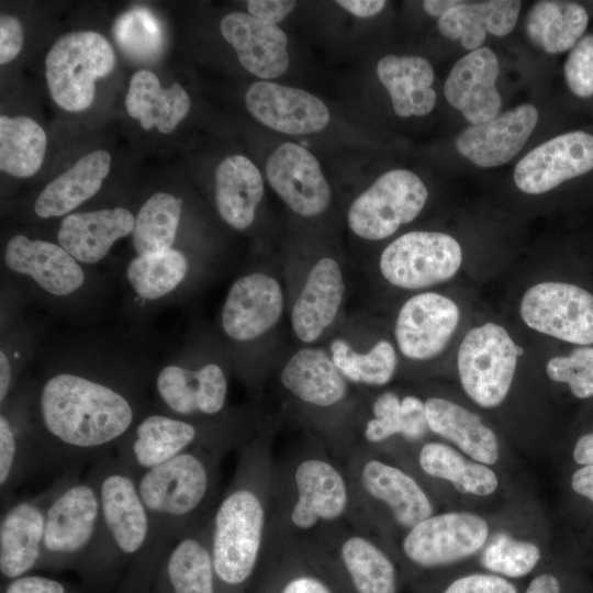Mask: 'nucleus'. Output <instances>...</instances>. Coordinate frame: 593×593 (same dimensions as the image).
<instances>
[{
  "label": "nucleus",
  "instance_id": "57",
  "mask_svg": "<svg viewBox=\"0 0 593 593\" xmlns=\"http://www.w3.org/2000/svg\"><path fill=\"white\" fill-rule=\"evenodd\" d=\"M525 593H560V584L556 577L545 573L536 577Z\"/></svg>",
  "mask_w": 593,
  "mask_h": 593
},
{
  "label": "nucleus",
  "instance_id": "32",
  "mask_svg": "<svg viewBox=\"0 0 593 593\" xmlns=\"http://www.w3.org/2000/svg\"><path fill=\"white\" fill-rule=\"evenodd\" d=\"M345 293L343 273L331 257L318 259L291 310V325L303 343L315 342L334 322Z\"/></svg>",
  "mask_w": 593,
  "mask_h": 593
},
{
  "label": "nucleus",
  "instance_id": "56",
  "mask_svg": "<svg viewBox=\"0 0 593 593\" xmlns=\"http://www.w3.org/2000/svg\"><path fill=\"white\" fill-rule=\"evenodd\" d=\"M573 459L579 465H593V433L581 436L575 443Z\"/></svg>",
  "mask_w": 593,
  "mask_h": 593
},
{
  "label": "nucleus",
  "instance_id": "50",
  "mask_svg": "<svg viewBox=\"0 0 593 593\" xmlns=\"http://www.w3.org/2000/svg\"><path fill=\"white\" fill-rule=\"evenodd\" d=\"M444 593H517L507 580L492 575L474 573L455 580Z\"/></svg>",
  "mask_w": 593,
  "mask_h": 593
},
{
  "label": "nucleus",
  "instance_id": "40",
  "mask_svg": "<svg viewBox=\"0 0 593 593\" xmlns=\"http://www.w3.org/2000/svg\"><path fill=\"white\" fill-rule=\"evenodd\" d=\"M590 15L574 1L544 0L536 2L525 19L528 40L548 54L570 51L585 34Z\"/></svg>",
  "mask_w": 593,
  "mask_h": 593
},
{
  "label": "nucleus",
  "instance_id": "36",
  "mask_svg": "<svg viewBox=\"0 0 593 593\" xmlns=\"http://www.w3.org/2000/svg\"><path fill=\"white\" fill-rule=\"evenodd\" d=\"M377 75L399 116H423L434 109L437 99L432 88L434 69L425 58L383 56L377 64Z\"/></svg>",
  "mask_w": 593,
  "mask_h": 593
},
{
  "label": "nucleus",
  "instance_id": "4",
  "mask_svg": "<svg viewBox=\"0 0 593 593\" xmlns=\"http://www.w3.org/2000/svg\"><path fill=\"white\" fill-rule=\"evenodd\" d=\"M223 455L195 447L136 477L149 517V537L136 560L159 564L170 547L205 515L221 496Z\"/></svg>",
  "mask_w": 593,
  "mask_h": 593
},
{
  "label": "nucleus",
  "instance_id": "19",
  "mask_svg": "<svg viewBox=\"0 0 593 593\" xmlns=\"http://www.w3.org/2000/svg\"><path fill=\"white\" fill-rule=\"evenodd\" d=\"M593 172V133L573 130L559 134L525 155L515 166L516 187L541 194L563 182Z\"/></svg>",
  "mask_w": 593,
  "mask_h": 593
},
{
  "label": "nucleus",
  "instance_id": "16",
  "mask_svg": "<svg viewBox=\"0 0 593 593\" xmlns=\"http://www.w3.org/2000/svg\"><path fill=\"white\" fill-rule=\"evenodd\" d=\"M519 313L536 332L577 345L593 344V294L575 284L546 281L524 294Z\"/></svg>",
  "mask_w": 593,
  "mask_h": 593
},
{
  "label": "nucleus",
  "instance_id": "37",
  "mask_svg": "<svg viewBox=\"0 0 593 593\" xmlns=\"http://www.w3.org/2000/svg\"><path fill=\"white\" fill-rule=\"evenodd\" d=\"M521 7L516 0L461 1L438 19L437 27L443 36L460 41L471 52L481 47L488 32L495 36L511 33Z\"/></svg>",
  "mask_w": 593,
  "mask_h": 593
},
{
  "label": "nucleus",
  "instance_id": "27",
  "mask_svg": "<svg viewBox=\"0 0 593 593\" xmlns=\"http://www.w3.org/2000/svg\"><path fill=\"white\" fill-rule=\"evenodd\" d=\"M279 381L295 402L313 412L339 411L348 399L347 379L318 348L296 351L283 366Z\"/></svg>",
  "mask_w": 593,
  "mask_h": 593
},
{
  "label": "nucleus",
  "instance_id": "25",
  "mask_svg": "<svg viewBox=\"0 0 593 593\" xmlns=\"http://www.w3.org/2000/svg\"><path fill=\"white\" fill-rule=\"evenodd\" d=\"M538 122L537 109L523 103L479 124H471L455 139L459 154L475 166L491 168L513 159Z\"/></svg>",
  "mask_w": 593,
  "mask_h": 593
},
{
  "label": "nucleus",
  "instance_id": "11",
  "mask_svg": "<svg viewBox=\"0 0 593 593\" xmlns=\"http://www.w3.org/2000/svg\"><path fill=\"white\" fill-rule=\"evenodd\" d=\"M524 349L507 331L489 322L471 328L457 356L459 378L465 392L482 407H495L506 398Z\"/></svg>",
  "mask_w": 593,
  "mask_h": 593
},
{
  "label": "nucleus",
  "instance_id": "28",
  "mask_svg": "<svg viewBox=\"0 0 593 593\" xmlns=\"http://www.w3.org/2000/svg\"><path fill=\"white\" fill-rule=\"evenodd\" d=\"M499 74V59L491 48L471 51L452 66L444 85L445 98L471 124L491 120L502 107L495 86Z\"/></svg>",
  "mask_w": 593,
  "mask_h": 593
},
{
  "label": "nucleus",
  "instance_id": "41",
  "mask_svg": "<svg viewBox=\"0 0 593 593\" xmlns=\"http://www.w3.org/2000/svg\"><path fill=\"white\" fill-rule=\"evenodd\" d=\"M416 462L423 473L451 482L461 493L489 495L499 485L497 477L490 468L466 459L443 443L423 444L417 452Z\"/></svg>",
  "mask_w": 593,
  "mask_h": 593
},
{
  "label": "nucleus",
  "instance_id": "54",
  "mask_svg": "<svg viewBox=\"0 0 593 593\" xmlns=\"http://www.w3.org/2000/svg\"><path fill=\"white\" fill-rule=\"evenodd\" d=\"M338 5L359 18H370L383 10L387 2L383 0H339Z\"/></svg>",
  "mask_w": 593,
  "mask_h": 593
},
{
  "label": "nucleus",
  "instance_id": "18",
  "mask_svg": "<svg viewBox=\"0 0 593 593\" xmlns=\"http://www.w3.org/2000/svg\"><path fill=\"white\" fill-rule=\"evenodd\" d=\"M66 474L67 470L42 492L1 507L0 571L4 578H20L40 564L46 511Z\"/></svg>",
  "mask_w": 593,
  "mask_h": 593
},
{
  "label": "nucleus",
  "instance_id": "39",
  "mask_svg": "<svg viewBox=\"0 0 593 593\" xmlns=\"http://www.w3.org/2000/svg\"><path fill=\"white\" fill-rule=\"evenodd\" d=\"M189 272L188 256L175 247L134 255L124 268V278L136 299L145 304H154L171 298L182 287Z\"/></svg>",
  "mask_w": 593,
  "mask_h": 593
},
{
  "label": "nucleus",
  "instance_id": "52",
  "mask_svg": "<svg viewBox=\"0 0 593 593\" xmlns=\"http://www.w3.org/2000/svg\"><path fill=\"white\" fill-rule=\"evenodd\" d=\"M4 593H68V590L61 582L54 579L22 575L11 580Z\"/></svg>",
  "mask_w": 593,
  "mask_h": 593
},
{
  "label": "nucleus",
  "instance_id": "33",
  "mask_svg": "<svg viewBox=\"0 0 593 593\" xmlns=\"http://www.w3.org/2000/svg\"><path fill=\"white\" fill-rule=\"evenodd\" d=\"M109 152L96 149L79 157L67 170L51 180L33 202L34 214L42 220L64 217L92 199L111 169Z\"/></svg>",
  "mask_w": 593,
  "mask_h": 593
},
{
  "label": "nucleus",
  "instance_id": "1",
  "mask_svg": "<svg viewBox=\"0 0 593 593\" xmlns=\"http://www.w3.org/2000/svg\"><path fill=\"white\" fill-rule=\"evenodd\" d=\"M154 367L138 359L68 358L23 382L46 468L110 454L152 407Z\"/></svg>",
  "mask_w": 593,
  "mask_h": 593
},
{
  "label": "nucleus",
  "instance_id": "5",
  "mask_svg": "<svg viewBox=\"0 0 593 593\" xmlns=\"http://www.w3.org/2000/svg\"><path fill=\"white\" fill-rule=\"evenodd\" d=\"M343 467L350 491L348 523L369 532L382 519L409 530L433 515L432 502L407 471L383 460L374 447L357 444Z\"/></svg>",
  "mask_w": 593,
  "mask_h": 593
},
{
  "label": "nucleus",
  "instance_id": "8",
  "mask_svg": "<svg viewBox=\"0 0 593 593\" xmlns=\"http://www.w3.org/2000/svg\"><path fill=\"white\" fill-rule=\"evenodd\" d=\"M2 266L7 276L57 310L77 304L92 287L90 268L77 261L57 242L22 233L11 235L4 243Z\"/></svg>",
  "mask_w": 593,
  "mask_h": 593
},
{
  "label": "nucleus",
  "instance_id": "47",
  "mask_svg": "<svg viewBox=\"0 0 593 593\" xmlns=\"http://www.w3.org/2000/svg\"><path fill=\"white\" fill-rule=\"evenodd\" d=\"M371 413L372 417L362 426V443L359 444L376 447L401 435V400L394 392L378 395L371 404Z\"/></svg>",
  "mask_w": 593,
  "mask_h": 593
},
{
  "label": "nucleus",
  "instance_id": "48",
  "mask_svg": "<svg viewBox=\"0 0 593 593\" xmlns=\"http://www.w3.org/2000/svg\"><path fill=\"white\" fill-rule=\"evenodd\" d=\"M563 75L573 96L582 100L593 98V33H585L569 51Z\"/></svg>",
  "mask_w": 593,
  "mask_h": 593
},
{
  "label": "nucleus",
  "instance_id": "21",
  "mask_svg": "<svg viewBox=\"0 0 593 593\" xmlns=\"http://www.w3.org/2000/svg\"><path fill=\"white\" fill-rule=\"evenodd\" d=\"M283 293L279 282L264 272L237 278L228 289L221 311V327L232 340H254L280 320Z\"/></svg>",
  "mask_w": 593,
  "mask_h": 593
},
{
  "label": "nucleus",
  "instance_id": "10",
  "mask_svg": "<svg viewBox=\"0 0 593 593\" xmlns=\"http://www.w3.org/2000/svg\"><path fill=\"white\" fill-rule=\"evenodd\" d=\"M101 525V505L93 483L80 479L75 468L51 500L40 564L66 566L83 561L91 550Z\"/></svg>",
  "mask_w": 593,
  "mask_h": 593
},
{
  "label": "nucleus",
  "instance_id": "49",
  "mask_svg": "<svg viewBox=\"0 0 593 593\" xmlns=\"http://www.w3.org/2000/svg\"><path fill=\"white\" fill-rule=\"evenodd\" d=\"M401 436L409 443L419 441L427 433L428 424L425 403L417 396L406 395L401 400Z\"/></svg>",
  "mask_w": 593,
  "mask_h": 593
},
{
  "label": "nucleus",
  "instance_id": "30",
  "mask_svg": "<svg viewBox=\"0 0 593 593\" xmlns=\"http://www.w3.org/2000/svg\"><path fill=\"white\" fill-rule=\"evenodd\" d=\"M220 31L248 72L273 79L288 69V38L278 25L249 13L231 12L221 20Z\"/></svg>",
  "mask_w": 593,
  "mask_h": 593
},
{
  "label": "nucleus",
  "instance_id": "35",
  "mask_svg": "<svg viewBox=\"0 0 593 593\" xmlns=\"http://www.w3.org/2000/svg\"><path fill=\"white\" fill-rule=\"evenodd\" d=\"M264 195L258 168L243 155H231L215 169L214 197L221 219L237 231L248 228Z\"/></svg>",
  "mask_w": 593,
  "mask_h": 593
},
{
  "label": "nucleus",
  "instance_id": "3",
  "mask_svg": "<svg viewBox=\"0 0 593 593\" xmlns=\"http://www.w3.org/2000/svg\"><path fill=\"white\" fill-rule=\"evenodd\" d=\"M350 516V491L343 465L322 443L276 459L262 557L311 546Z\"/></svg>",
  "mask_w": 593,
  "mask_h": 593
},
{
  "label": "nucleus",
  "instance_id": "15",
  "mask_svg": "<svg viewBox=\"0 0 593 593\" xmlns=\"http://www.w3.org/2000/svg\"><path fill=\"white\" fill-rule=\"evenodd\" d=\"M462 261L459 243L440 232H410L390 243L380 256V271L391 284L416 290L452 278Z\"/></svg>",
  "mask_w": 593,
  "mask_h": 593
},
{
  "label": "nucleus",
  "instance_id": "23",
  "mask_svg": "<svg viewBox=\"0 0 593 593\" xmlns=\"http://www.w3.org/2000/svg\"><path fill=\"white\" fill-rule=\"evenodd\" d=\"M268 182L286 204L302 216H316L331 202V189L314 155L295 143H283L266 164Z\"/></svg>",
  "mask_w": 593,
  "mask_h": 593
},
{
  "label": "nucleus",
  "instance_id": "45",
  "mask_svg": "<svg viewBox=\"0 0 593 593\" xmlns=\"http://www.w3.org/2000/svg\"><path fill=\"white\" fill-rule=\"evenodd\" d=\"M539 559L540 550L535 544L497 534L483 551L481 563L492 572L518 578L528 574Z\"/></svg>",
  "mask_w": 593,
  "mask_h": 593
},
{
  "label": "nucleus",
  "instance_id": "7",
  "mask_svg": "<svg viewBox=\"0 0 593 593\" xmlns=\"http://www.w3.org/2000/svg\"><path fill=\"white\" fill-rule=\"evenodd\" d=\"M86 478L99 494L101 525L83 561L137 560L148 541L149 517L137 490L136 475L110 452L92 461Z\"/></svg>",
  "mask_w": 593,
  "mask_h": 593
},
{
  "label": "nucleus",
  "instance_id": "53",
  "mask_svg": "<svg viewBox=\"0 0 593 593\" xmlns=\"http://www.w3.org/2000/svg\"><path fill=\"white\" fill-rule=\"evenodd\" d=\"M295 1L288 0H249L248 13L264 22L277 25L295 7Z\"/></svg>",
  "mask_w": 593,
  "mask_h": 593
},
{
  "label": "nucleus",
  "instance_id": "58",
  "mask_svg": "<svg viewBox=\"0 0 593 593\" xmlns=\"http://www.w3.org/2000/svg\"><path fill=\"white\" fill-rule=\"evenodd\" d=\"M460 3L461 1L458 0H425L423 1V8L427 14L439 19Z\"/></svg>",
  "mask_w": 593,
  "mask_h": 593
},
{
  "label": "nucleus",
  "instance_id": "42",
  "mask_svg": "<svg viewBox=\"0 0 593 593\" xmlns=\"http://www.w3.org/2000/svg\"><path fill=\"white\" fill-rule=\"evenodd\" d=\"M47 135L26 115L0 116V169L19 179L33 177L42 167Z\"/></svg>",
  "mask_w": 593,
  "mask_h": 593
},
{
  "label": "nucleus",
  "instance_id": "51",
  "mask_svg": "<svg viewBox=\"0 0 593 593\" xmlns=\"http://www.w3.org/2000/svg\"><path fill=\"white\" fill-rule=\"evenodd\" d=\"M24 42L23 26L20 20L2 13L0 16V65L12 61L21 53Z\"/></svg>",
  "mask_w": 593,
  "mask_h": 593
},
{
  "label": "nucleus",
  "instance_id": "20",
  "mask_svg": "<svg viewBox=\"0 0 593 593\" xmlns=\"http://www.w3.org/2000/svg\"><path fill=\"white\" fill-rule=\"evenodd\" d=\"M47 469L32 424L22 383L0 406V499L1 507L33 473Z\"/></svg>",
  "mask_w": 593,
  "mask_h": 593
},
{
  "label": "nucleus",
  "instance_id": "43",
  "mask_svg": "<svg viewBox=\"0 0 593 593\" xmlns=\"http://www.w3.org/2000/svg\"><path fill=\"white\" fill-rule=\"evenodd\" d=\"M181 215V198L167 191L148 197L135 214L131 235L134 255L175 248Z\"/></svg>",
  "mask_w": 593,
  "mask_h": 593
},
{
  "label": "nucleus",
  "instance_id": "13",
  "mask_svg": "<svg viewBox=\"0 0 593 593\" xmlns=\"http://www.w3.org/2000/svg\"><path fill=\"white\" fill-rule=\"evenodd\" d=\"M311 546L325 558L345 593H398L394 562L369 533L346 522Z\"/></svg>",
  "mask_w": 593,
  "mask_h": 593
},
{
  "label": "nucleus",
  "instance_id": "44",
  "mask_svg": "<svg viewBox=\"0 0 593 593\" xmlns=\"http://www.w3.org/2000/svg\"><path fill=\"white\" fill-rule=\"evenodd\" d=\"M331 353L337 369L353 383L384 385L396 369V354L388 340H379L368 353L360 354L346 340L336 338L331 344Z\"/></svg>",
  "mask_w": 593,
  "mask_h": 593
},
{
  "label": "nucleus",
  "instance_id": "2",
  "mask_svg": "<svg viewBox=\"0 0 593 593\" xmlns=\"http://www.w3.org/2000/svg\"><path fill=\"white\" fill-rule=\"evenodd\" d=\"M269 438L259 434L238 450L234 474L213 513L219 593H244L261 563L276 462Z\"/></svg>",
  "mask_w": 593,
  "mask_h": 593
},
{
  "label": "nucleus",
  "instance_id": "17",
  "mask_svg": "<svg viewBox=\"0 0 593 593\" xmlns=\"http://www.w3.org/2000/svg\"><path fill=\"white\" fill-rule=\"evenodd\" d=\"M484 518L469 512L432 515L409 529L401 549L412 564L432 569L475 553L486 541Z\"/></svg>",
  "mask_w": 593,
  "mask_h": 593
},
{
  "label": "nucleus",
  "instance_id": "29",
  "mask_svg": "<svg viewBox=\"0 0 593 593\" xmlns=\"http://www.w3.org/2000/svg\"><path fill=\"white\" fill-rule=\"evenodd\" d=\"M135 214L123 206L72 212L58 225L56 242L77 261L101 262L120 239L132 235Z\"/></svg>",
  "mask_w": 593,
  "mask_h": 593
},
{
  "label": "nucleus",
  "instance_id": "9",
  "mask_svg": "<svg viewBox=\"0 0 593 593\" xmlns=\"http://www.w3.org/2000/svg\"><path fill=\"white\" fill-rule=\"evenodd\" d=\"M116 64L110 42L96 31L60 35L45 57V79L52 100L67 112L91 107L96 81L109 76Z\"/></svg>",
  "mask_w": 593,
  "mask_h": 593
},
{
  "label": "nucleus",
  "instance_id": "12",
  "mask_svg": "<svg viewBox=\"0 0 593 593\" xmlns=\"http://www.w3.org/2000/svg\"><path fill=\"white\" fill-rule=\"evenodd\" d=\"M228 381L214 361L190 365L168 359L155 367L150 382L153 406L184 418H212L226 412Z\"/></svg>",
  "mask_w": 593,
  "mask_h": 593
},
{
  "label": "nucleus",
  "instance_id": "24",
  "mask_svg": "<svg viewBox=\"0 0 593 593\" xmlns=\"http://www.w3.org/2000/svg\"><path fill=\"white\" fill-rule=\"evenodd\" d=\"M245 104L258 122L284 134L316 133L329 122V111L321 99L275 82L251 83L245 94Z\"/></svg>",
  "mask_w": 593,
  "mask_h": 593
},
{
  "label": "nucleus",
  "instance_id": "6",
  "mask_svg": "<svg viewBox=\"0 0 593 593\" xmlns=\"http://www.w3.org/2000/svg\"><path fill=\"white\" fill-rule=\"evenodd\" d=\"M258 435L228 413L212 418H184L153 406L116 445L115 456L137 477L195 447L225 457Z\"/></svg>",
  "mask_w": 593,
  "mask_h": 593
},
{
  "label": "nucleus",
  "instance_id": "22",
  "mask_svg": "<svg viewBox=\"0 0 593 593\" xmlns=\"http://www.w3.org/2000/svg\"><path fill=\"white\" fill-rule=\"evenodd\" d=\"M458 322V305L448 296L434 292L416 294L398 314L394 327L398 347L410 359H430L445 349Z\"/></svg>",
  "mask_w": 593,
  "mask_h": 593
},
{
  "label": "nucleus",
  "instance_id": "46",
  "mask_svg": "<svg viewBox=\"0 0 593 593\" xmlns=\"http://www.w3.org/2000/svg\"><path fill=\"white\" fill-rule=\"evenodd\" d=\"M546 372L551 380L568 383L574 396H593V347H578L568 356L551 358Z\"/></svg>",
  "mask_w": 593,
  "mask_h": 593
},
{
  "label": "nucleus",
  "instance_id": "26",
  "mask_svg": "<svg viewBox=\"0 0 593 593\" xmlns=\"http://www.w3.org/2000/svg\"><path fill=\"white\" fill-rule=\"evenodd\" d=\"M253 582V593H345L331 566L313 546L264 556Z\"/></svg>",
  "mask_w": 593,
  "mask_h": 593
},
{
  "label": "nucleus",
  "instance_id": "34",
  "mask_svg": "<svg viewBox=\"0 0 593 593\" xmlns=\"http://www.w3.org/2000/svg\"><path fill=\"white\" fill-rule=\"evenodd\" d=\"M124 103L128 115L143 130L156 128L163 134L172 133L191 108L190 97L180 83L165 88L157 75L147 69L132 75Z\"/></svg>",
  "mask_w": 593,
  "mask_h": 593
},
{
  "label": "nucleus",
  "instance_id": "14",
  "mask_svg": "<svg viewBox=\"0 0 593 593\" xmlns=\"http://www.w3.org/2000/svg\"><path fill=\"white\" fill-rule=\"evenodd\" d=\"M427 198V188L414 172L390 170L354 200L347 213L349 228L363 239L387 238L412 222Z\"/></svg>",
  "mask_w": 593,
  "mask_h": 593
},
{
  "label": "nucleus",
  "instance_id": "38",
  "mask_svg": "<svg viewBox=\"0 0 593 593\" xmlns=\"http://www.w3.org/2000/svg\"><path fill=\"white\" fill-rule=\"evenodd\" d=\"M428 428L455 443L473 460L484 465L499 459V444L491 428L467 409L443 398H429L425 402Z\"/></svg>",
  "mask_w": 593,
  "mask_h": 593
},
{
  "label": "nucleus",
  "instance_id": "31",
  "mask_svg": "<svg viewBox=\"0 0 593 593\" xmlns=\"http://www.w3.org/2000/svg\"><path fill=\"white\" fill-rule=\"evenodd\" d=\"M213 513L181 536L161 559L167 593H219L211 551Z\"/></svg>",
  "mask_w": 593,
  "mask_h": 593
},
{
  "label": "nucleus",
  "instance_id": "55",
  "mask_svg": "<svg viewBox=\"0 0 593 593\" xmlns=\"http://www.w3.org/2000/svg\"><path fill=\"white\" fill-rule=\"evenodd\" d=\"M571 486L578 494L593 502V465L577 470L571 478Z\"/></svg>",
  "mask_w": 593,
  "mask_h": 593
}]
</instances>
